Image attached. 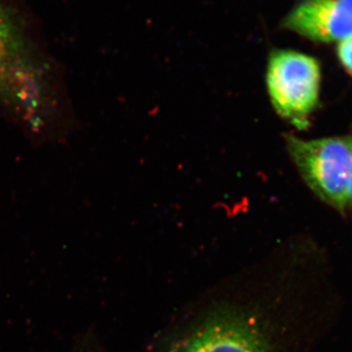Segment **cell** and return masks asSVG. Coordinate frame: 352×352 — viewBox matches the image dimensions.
<instances>
[{
  "mask_svg": "<svg viewBox=\"0 0 352 352\" xmlns=\"http://www.w3.org/2000/svg\"><path fill=\"white\" fill-rule=\"evenodd\" d=\"M283 25L316 43H342L352 38V0H300Z\"/></svg>",
  "mask_w": 352,
  "mask_h": 352,
  "instance_id": "277c9868",
  "label": "cell"
},
{
  "mask_svg": "<svg viewBox=\"0 0 352 352\" xmlns=\"http://www.w3.org/2000/svg\"><path fill=\"white\" fill-rule=\"evenodd\" d=\"M286 143L289 156L307 186L328 205L340 210L347 207L349 138L305 140L288 135Z\"/></svg>",
  "mask_w": 352,
  "mask_h": 352,
  "instance_id": "7a4b0ae2",
  "label": "cell"
},
{
  "mask_svg": "<svg viewBox=\"0 0 352 352\" xmlns=\"http://www.w3.org/2000/svg\"><path fill=\"white\" fill-rule=\"evenodd\" d=\"M338 54L344 68L352 74V38L339 43Z\"/></svg>",
  "mask_w": 352,
  "mask_h": 352,
  "instance_id": "8992f818",
  "label": "cell"
},
{
  "mask_svg": "<svg viewBox=\"0 0 352 352\" xmlns=\"http://www.w3.org/2000/svg\"><path fill=\"white\" fill-rule=\"evenodd\" d=\"M351 143V166H349V185H347V206H352V136L349 138Z\"/></svg>",
  "mask_w": 352,
  "mask_h": 352,
  "instance_id": "52a82bcc",
  "label": "cell"
},
{
  "mask_svg": "<svg viewBox=\"0 0 352 352\" xmlns=\"http://www.w3.org/2000/svg\"><path fill=\"white\" fill-rule=\"evenodd\" d=\"M170 352H273L256 322L242 314L217 315Z\"/></svg>",
  "mask_w": 352,
  "mask_h": 352,
  "instance_id": "3957f363",
  "label": "cell"
},
{
  "mask_svg": "<svg viewBox=\"0 0 352 352\" xmlns=\"http://www.w3.org/2000/svg\"><path fill=\"white\" fill-rule=\"evenodd\" d=\"M17 53V41L10 21L0 11V87L8 80Z\"/></svg>",
  "mask_w": 352,
  "mask_h": 352,
  "instance_id": "5b68a950",
  "label": "cell"
},
{
  "mask_svg": "<svg viewBox=\"0 0 352 352\" xmlns=\"http://www.w3.org/2000/svg\"><path fill=\"white\" fill-rule=\"evenodd\" d=\"M268 94L278 115L305 129L319 103L320 65L315 58L294 50H275L268 59Z\"/></svg>",
  "mask_w": 352,
  "mask_h": 352,
  "instance_id": "6da1fadb",
  "label": "cell"
}]
</instances>
